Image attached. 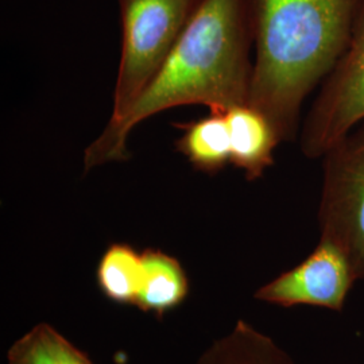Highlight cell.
<instances>
[{"label": "cell", "mask_w": 364, "mask_h": 364, "mask_svg": "<svg viewBox=\"0 0 364 364\" xmlns=\"http://www.w3.org/2000/svg\"><path fill=\"white\" fill-rule=\"evenodd\" d=\"M364 122V0L347 48L323 81L301 132L308 158H323Z\"/></svg>", "instance_id": "obj_5"}, {"label": "cell", "mask_w": 364, "mask_h": 364, "mask_svg": "<svg viewBox=\"0 0 364 364\" xmlns=\"http://www.w3.org/2000/svg\"><path fill=\"white\" fill-rule=\"evenodd\" d=\"M142 281V252L127 243L109 245L96 269V282L105 299L117 305H135Z\"/></svg>", "instance_id": "obj_11"}, {"label": "cell", "mask_w": 364, "mask_h": 364, "mask_svg": "<svg viewBox=\"0 0 364 364\" xmlns=\"http://www.w3.org/2000/svg\"><path fill=\"white\" fill-rule=\"evenodd\" d=\"M181 129L183 134L177 149L196 169L215 173L231 162L230 131L224 114H210Z\"/></svg>", "instance_id": "obj_10"}, {"label": "cell", "mask_w": 364, "mask_h": 364, "mask_svg": "<svg viewBox=\"0 0 364 364\" xmlns=\"http://www.w3.org/2000/svg\"><path fill=\"white\" fill-rule=\"evenodd\" d=\"M251 42L250 0H201L149 87L87 147L85 170L126 159L131 131L165 109L200 105L225 114L248 105Z\"/></svg>", "instance_id": "obj_1"}, {"label": "cell", "mask_w": 364, "mask_h": 364, "mask_svg": "<svg viewBox=\"0 0 364 364\" xmlns=\"http://www.w3.org/2000/svg\"><path fill=\"white\" fill-rule=\"evenodd\" d=\"M196 364H296L272 336L246 320H239L223 338L215 340Z\"/></svg>", "instance_id": "obj_9"}, {"label": "cell", "mask_w": 364, "mask_h": 364, "mask_svg": "<svg viewBox=\"0 0 364 364\" xmlns=\"http://www.w3.org/2000/svg\"><path fill=\"white\" fill-rule=\"evenodd\" d=\"M323 158L320 240L338 247L364 281V122Z\"/></svg>", "instance_id": "obj_4"}, {"label": "cell", "mask_w": 364, "mask_h": 364, "mask_svg": "<svg viewBox=\"0 0 364 364\" xmlns=\"http://www.w3.org/2000/svg\"><path fill=\"white\" fill-rule=\"evenodd\" d=\"M355 282L358 279L347 257L320 240L297 266L259 287L254 299L281 308L304 305L340 313Z\"/></svg>", "instance_id": "obj_6"}, {"label": "cell", "mask_w": 364, "mask_h": 364, "mask_svg": "<svg viewBox=\"0 0 364 364\" xmlns=\"http://www.w3.org/2000/svg\"><path fill=\"white\" fill-rule=\"evenodd\" d=\"M189 293V278L180 260L158 248L144 250L142 281L134 306L164 320L166 313L181 306Z\"/></svg>", "instance_id": "obj_8"}, {"label": "cell", "mask_w": 364, "mask_h": 364, "mask_svg": "<svg viewBox=\"0 0 364 364\" xmlns=\"http://www.w3.org/2000/svg\"><path fill=\"white\" fill-rule=\"evenodd\" d=\"M231 164L243 170L247 180H258L274 162V150L279 139L272 123L252 105H237L225 114Z\"/></svg>", "instance_id": "obj_7"}, {"label": "cell", "mask_w": 364, "mask_h": 364, "mask_svg": "<svg viewBox=\"0 0 364 364\" xmlns=\"http://www.w3.org/2000/svg\"><path fill=\"white\" fill-rule=\"evenodd\" d=\"M50 326L41 323L18 338L7 351V363L58 364L50 343Z\"/></svg>", "instance_id": "obj_12"}, {"label": "cell", "mask_w": 364, "mask_h": 364, "mask_svg": "<svg viewBox=\"0 0 364 364\" xmlns=\"http://www.w3.org/2000/svg\"><path fill=\"white\" fill-rule=\"evenodd\" d=\"M201 0H119L122 53L109 122L123 117L156 77Z\"/></svg>", "instance_id": "obj_3"}, {"label": "cell", "mask_w": 364, "mask_h": 364, "mask_svg": "<svg viewBox=\"0 0 364 364\" xmlns=\"http://www.w3.org/2000/svg\"><path fill=\"white\" fill-rule=\"evenodd\" d=\"M363 0H250L255 61L250 102L279 139L297 131L306 96L348 45Z\"/></svg>", "instance_id": "obj_2"}, {"label": "cell", "mask_w": 364, "mask_h": 364, "mask_svg": "<svg viewBox=\"0 0 364 364\" xmlns=\"http://www.w3.org/2000/svg\"><path fill=\"white\" fill-rule=\"evenodd\" d=\"M50 343L58 364H95L90 356L50 326Z\"/></svg>", "instance_id": "obj_13"}]
</instances>
